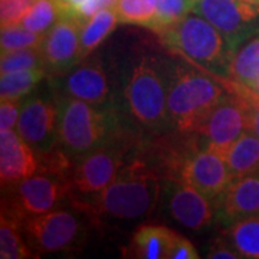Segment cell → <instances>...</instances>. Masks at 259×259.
<instances>
[{
  "instance_id": "cell-28",
  "label": "cell",
  "mask_w": 259,
  "mask_h": 259,
  "mask_svg": "<svg viewBox=\"0 0 259 259\" xmlns=\"http://www.w3.org/2000/svg\"><path fill=\"white\" fill-rule=\"evenodd\" d=\"M44 40H45V35H39L32 30H28L22 25L2 28V35H0L2 54L26 49V48H40Z\"/></svg>"
},
{
  "instance_id": "cell-8",
  "label": "cell",
  "mask_w": 259,
  "mask_h": 259,
  "mask_svg": "<svg viewBox=\"0 0 259 259\" xmlns=\"http://www.w3.org/2000/svg\"><path fill=\"white\" fill-rule=\"evenodd\" d=\"M19 226L36 258L40 253L75 249L82 241L79 218L64 209L25 218L19 221Z\"/></svg>"
},
{
  "instance_id": "cell-38",
  "label": "cell",
  "mask_w": 259,
  "mask_h": 259,
  "mask_svg": "<svg viewBox=\"0 0 259 259\" xmlns=\"http://www.w3.org/2000/svg\"><path fill=\"white\" fill-rule=\"evenodd\" d=\"M243 2H248V3H252V5H258L259 6V0H243Z\"/></svg>"
},
{
  "instance_id": "cell-21",
  "label": "cell",
  "mask_w": 259,
  "mask_h": 259,
  "mask_svg": "<svg viewBox=\"0 0 259 259\" xmlns=\"http://www.w3.org/2000/svg\"><path fill=\"white\" fill-rule=\"evenodd\" d=\"M115 9H104L83 22L81 30V58L85 61L111 35L118 25Z\"/></svg>"
},
{
  "instance_id": "cell-3",
  "label": "cell",
  "mask_w": 259,
  "mask_h": 259,
  "mask_svg": "<svg viewBox=\"0 0 259 259\" xmlns=\"http://www.w3.org/2000/svg\"><path fill=\"white\" fill-rule=\"evenodd\" d=\"M56 105L58 137L55 147L64 150L74 160L128 133L122 127L120 112L114 105L100 108L65 95H56Z\"/></svg>"
},
{
  "instance_id": "cell-11",
  "label": "cell",
  "mask_w": 259,
  "mask_h": 259,
  "mask_svg": "<svg viewBox=\"0 0 259 259\" xmlns=\"http://www.w3.org/2000/svg\"><path fill=\"white\" fill-rule=\"evenodd\" d=\"M56 95H65L95 107H108L111 104V88L108 75L98 58H87L64 74L49 75Z\"/></svg>"
},
{
  "instance_id": "cell-32",
  "label": "cell",
  "mask_w": 259,
  "mask_h": 259,
  "mask_svg": "<svg viewBox=\"0 0 259 259\" xmlns=\"http://www.w3.org/2000/svg\"><path fill=\"white\" fill-rule=\"evenodd\" d=\"M22 98H9L0 102V131L13 130L16 127L22 110Z\"/></svg>"
},
{
  "instance_id": "cell-5",
  "label": "cell",
  "mask_w": 259,
  "mask_h": 259,
  "mask_svg": "<svg viewBox=\"0 0 259 259\" xmlns=\"http://www.w3.org/2000/svg\"><path fill=\"white\" fill-rule=\"evenodd\" d=\"M160 42L204 72L221 79L229 78L233 52L223 35L197 13H189L176 28L160 35Z\"/></svg>"
},
{
  "instance_id": "cell-12",
  "label": "cell",
  "mask_w": 259,
  "mask_h": 259,
  "mask_svg": "<svg viewBox=\"0 0 259 259\" xmlns=\"http://www.w3.org/2000/svg\"><path fill=\"white\" fill-rule=\"evenodd\" d=\"M179 179H183L216 204L231 185L233 176L222 153L203 143L186 158Z\"/></svg>"
},
{
  "instance_id": "cell-23",
  "label": "cell",
  "mask_w": 259,
  "mask_h": 259,
  "mask_svg": "<svg viewBox=\"0 0 259 259\" xmlns=\"http://www.w3.org/2000/svg\"><path fill=\"white\" fill-rule=\"evenodd\" d=\"M225 238L242 258L259 259V216H249L229 226Z\"/></svg>"
},
{
  "instance_id": "cell-25",
  "label": "cell",
  "mask_w": 259,
  "mask_h": 259,
  "mask_svg": "<svg viewBox=\"0 0 259 259\" xmlns=\"http://www.w3.org/2000/svg\"><path fill=\"white\" fill-rule=\"evenodd\" d=\"M196 0H157V9L147 29L157 36L176 28L183 19L193 12Z\"/></svg>"
},
{
  "instance_id": "cell-18",
  "label": "cell",
  "mask_w": 259,
  "mask_h": 259,
  "mask_svg": "<svg viewBox=\"0 0 259 259\" xmlns=\"http://www.w3.org/2000/svg\"><path fill=\"white\" fill-rule=\"evenodd\" d=\"M177 232L161 225H143L133 233L125 258L168 259L171 243Z\"/></svg>"
},
{
  "instance_id": "cell-33",
  "label": "cell",
  "mask_w": 259,
  "mask_h": 259,
  "mask_svg": "<svg viewBox=\"0 0 259 259\" xmlns=\"http://www.w3.org/2000/svg\"><path fill=\"white\" fill-rule=\"evenodd\" d=\"M118 0H85L82 5H79L72 12L71 18L78 19L81 22H87L90 18H93L95 13L104 9H115Z\"/></svg>"
},
{
  "instance_id": "cell-17",
  "label": "cell",
  "mask_w": 259,
  "mask_h": 259,
  "mask_svg": "<svg viewBox=\"0 0 259 259\" xmlns=\"http://www.w3.org/2000/svg\"><path fill=\"white\" fill-rule=\"evenodd\" d=\"M214 207L218 216L229 225L259 214V170L235 177Z\"/></svg>"
},
{
  "instance_id": "cell-37",
  "label": "cell",
  "mask_w": 259,
  "mask_h": 259,
  "mask_svg": "<svg viewBox=\"0 0 259 259\" xmlns=\"http://www.w3.org/2000/svg\"><path fill=\"white\" fill-rule=\"evenodd\" d=\"M250 88H252V90H253V91H255V93H256L259 95V78H258V79H256V82L253 83V85H252Z\"/></svg>"
},
{
  "instance_id": "cell-24",
  "label": "cell",
  "mask_w": 259,
  "mask_h": 259,
  "mask_svg": "<svg viewBox=\"0 0 259 259\" xmlns=\"http://www.w3.org/2000/svg\"><path fill=\"white\" fill-rule=\"evenodd\" d=\"M0 258H36L20 231L19 222L6 212H2L0 216Z\"/></svg>"
},
{
  "instance_id": "cell-4",
  "label": "cell",
  "mask_w": 259,
  "mask_h": 259,
  "mask_svg": "<svg viewBox=\"0 0 259 259\" xmlns=\"http://www.w3.org/2000/svg\"><path fill=\"white\" fill-rule=\"evenodd\" d=\"M228 93L221 78L204 72L193 64H173L167 110L173 127L180 133H194Z\"/></svg>"
},
{
  "instance_id": "cell-10",
  "label": "cell",
  "mask_w": 259,
  "mask_h": 259,
  "mask_svg": "<svg viewBox=\"0 0 259 259\" xmlns=\"http://www.w3.org/2000/svg\"><path fill=\"white\" fill-rule=\"evenodd\" d=\"M245 131H248V102L238 91L228 90L194 133L206 146L225 156L232 143Z\"/></svg>"
},
{
  "instance_id": "cell-14",
  "label": "cell",
  "mask_w": 259,
  "mask_h": 259,
  "mask_svg": "<svg viewBox=\"0 0 259 259\" xmlns=\"http://www.w3.org/2000/svg\"><path fill=\"white\" fill-rule=\"evenodd\" d=\"M83 22L69 16H62L45 35L40 47L42 65L49 75L64 74L75 65L82 62L81 58V30Z\"/></svg>"
},
{
  "instance_id": "cell-29",
  "label": "cell",
  "mask_w": 259,
  "mask_h": 259,
  "mask_svg": "<svg viewBox=\"0 0 259 259\" xmlns=\"http://www.w3.org/2000/svg\"><path fill=\"white\" fill-rule=\"evenodd\" d=\"M39 66L44 68L40 48H26V49L5 52L2 54V59H0L2 72L22 71V69L39 68Z\"/></svg>"
},
{
  "instance_id": "cell-2",
  "label": "cell",
  "mask_w": 259,
  "mask_h": 259,
  "mask_svg": "<svg viewBox=\"0 0 259 259\" xmlns=\"http://www.w3.org/2000/svg\"><path fill=\"white\" fill-rule=\"evenodd\" d=\"M173 64L160 55H141L127 71L121 100L136 125L153 136L175 130L167 110V91Z\"/></svg>"
},
{
  "instance_id": "cell-34",
  "label": "cell",
  "mask_w": 259,
  "mask_h": 259,
  "mask_svg": "<svg viewBox=\"0 0 259 259\" xmlns=\"http://www.w3.org/2000/svg\"><path fill=\"white\" fill-rule=\"evenodd\" d=\"M200 255L196 250L194 245L189 239H186L185 236H182L180 233H176L173 243H171V249L168 253V259H199Z\"/></svg>"
},
{
  "instance_id": "cell-19",
  "label": "cell",
  "mask_w": 259,
  "mask_h": 259,
  "mask_svg": "<svg viewBox=\"0 0 259 259\" xmlns=\"http://www.w3.org/2000/svg\"><path fill=\"white\" fill-rule=\"evenodd\" d=\"M228 167L233 179L245 176L259 170V137L253 133L245 131L239 139L232 143L225 153Z\"/></svg>"
},
{
  "instance_id": "cell-30",
  "label": "cell",
  "mask_w": 259,
  "mask_h": 259,
  "mask_svg": "<svg viewBox=\"0 0 259 259\" xmlns=\"http://www.w3.org/2000/svg\"><path fill=\"white\" fill-rule=\"evenodd\" d=\"M33 3L35 0H0L2 28L20 25Z\"/></svg>"
},
{
  "instance_id": "cell-13",
  "label": "cell",
  "mask_w": 259,
  "mask_h": 259,
  "mask_svg": "<svg viewBox=\"0 0 259 259\" xmlns=\"http://www.w3.org/2000/svg\"><path fill=\"white\" fill-rule=\"evenodd\" d=\"M16 131L35 151H47L56 146L58 105L49 95L32 94L22 104Z\"/></svg>"
},
{
  "instance_id": "cell-15",
  "label": "cell",
  "mask_w": 259,
  "mask_h": 259,
  "mask_svg": "<svg viewBox=\"0 0 259 259\" xmlns=\"http://www.w3.org/2000/svg\"><path fill=\"white\" fill-rule=\"evenodd\" d=\"M167 210L182 226L192 231L207 228L213 221L214 203L183 179H167Z\"/></svg>"
},
{
  "instance_id": "cell-35",
  "label": "cell",
  "mask_w": 259,
  "mask_h": 259,
  "mask_svg": "<svg viewBox=\"0 0 259 259\" xmlns=\"http://www.w3.org/2000/svg\"><path fill=\"white\" fill-rule=\"evenodd\" d=\"M207 258L210 259H239L242 258L239 252L232 246L228 242V239L223 238H218L212 242L209 252H207Z\"/></svg>"
},
{
  "instance_id": "cell-31",
  "label": "cell",
  "mask_w": 259,
  "mask_h": 259,
  "mask_svg": "<svg viewBox=\"0 0 259 259\" xmlns=\"http://www.w3.org/2000/svg\"><path fill=\"white\" fill-rule=\"evenodd\" d=\"M223 83L228 90H235L241 94L248 102V131L259 137V95L252 88L239 85L231 79H223Z\"/></svg>"
},
{
  "instance_id": "cell-1",
  "label": "cell",
  "mask_w": 259,
  "mask_h": 259,
  "mask_svg": "<svg viewBox=\"0 0 259 259\" xmlns=\"http://www.w3.org/2000/svg\"><path fill=\"white\" fill-rule=\"evenodd\" d=\"M163 177L133 154L117 179L94 194L71 197L74 206L95 222L139 221L150 216L163 190Z\"/></svg>"
},
{
  "instance_id": "cell-36",
  "label": "cell",
  "mask_w": 259,
  "mask_h": 259,
  "mask_svg": "<svg viewBox=\"0 0 259 259\" xmlns=\"http://www.w3.org/2000/svg\"><path fill=\"white\" fill-rule=\"evenodd\" d=\"M59 8H61V12H62V16H69L72 15L74 12L79 5H82L85 0H56Z\"/></svg>"
},
{
  "instance_id": "cell-22",
  "label": "cell",
  "mask_w": 259,
  "mask_h": 259,
  "mask_svg": "<svg viewBox=\"0 0 259 259\" xmlns=\"http://www.w3.org/2000/svg\"><path fill=\"white\" fill-rule=\"evenodd\" d=\"M48 76L45 68H30L22 71L2 72L0 76V98H23L30 95L39 83Z\"/></svg>"
},
{
  "instance_id": "cell-27",
  "label": "cell",
  "mask_w": 259,
  "mask_h": 259,
  "mask_svg": "<svg viewBox=\"0 0 259 259\" xmlns=\"http://www.w3.org/2000/svg\"><path fill=\"white\" fill-rule=\"evenodd\" d=\"M157 9V0H118L115 12L121 23L147 28Z\"/></svg>"
},
{
  "instance_id": "cell-7",
  "label": "cell",
  "mask_w": 259,
  "mask_h": 259,
  "mask_svg": "<svg viewBox=\"0 0 259 259\" xmlns=\"http://www.w3.org/2000/svg\"><path fill=\"white\" fill-rule=\"evenodd\" d=\"M6 190L8 193L2 199V212L18 222L29 216L55 210L65 199L72 196L69 180L44 173H36Z\"/></svg>"
},
{
  "instance_id": "cell-9",
  "label": "cell",
  "mask_w": 259,
  "mask_h": 259,
  "mask_svg": "<svg viewBox=\"0 0 259 259\" xmlns=\"http://www.w3.org/2000/svg\"><path fill=\"white\" fill-rule=\"evenodd\" d=\"M193 12L222 33L232 52L259 33L258 5L243 0H196Z\"/></svg>"
},
{
  "instance_id": "cell-16",
  "label": "cell",
  "mask_w": 259,
  "mask_h": 259,
  "mask_svg": "<svg viewBox=\"0 0 259 259\" xmlns=\"http://www.w3.org/2000/svg\"><path fill=\"white\" fill-rule=\"evenodd\" d=\"M37 173L36 151L15 130L0 131V182L8 189Z\"/></svg>"
},
{
  "instance_id": "cell-6",
  "label": "cell",
  "mask_w": 259,
  "mask_h": 259,
  "mask_svg": "<svg viewBox=\"0 0 259 259\" xmlns=\"http://www.w3.org/2000/svg\"><path fill=\"white\" fill-rule=\"evenodd\" d=\"M133 148H136L134 134L128 131L101 147L75 158L69 177L72 196L94 194L112 183L121 170L128 164Z\"/></svg>"
},
{
  "instance_id": "cell-26",
  "label": "cell",
  "mask_w": 259,
  "mask_h": 259,
  "mask_svg": "<svg viewBox=\"0 0 259 259\" xmlns=\"http://www.w3.org/2000/svg\"><path fill=\"white\" fill-rule=\"evenodd\" d=\"M61 18L62 12L56 0H35L20 25L35 33L47 35Z\"/></svg>"
},
{
  "instance_id": "cell-20",
  "label": "cell",
  "mask_w": 259,
  "mask_h": 259,
  "mask_svg": "<svg viewBox=\"0 0 259 259\" xmlns=\"http://www.w3.org/2000/svg\"><path fill=\"white\" fill-rule=\"evenodd\" d=\"M259 78V33L245 40L232 55L229 78L233 82L252 87Z\"/></svg>"
}]
</instances>
